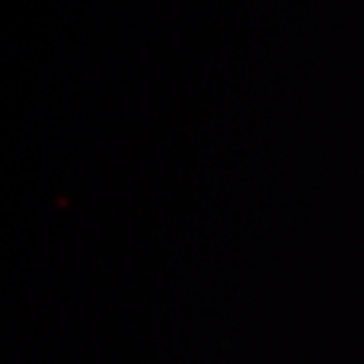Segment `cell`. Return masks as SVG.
<instances>
[]
</instances>
